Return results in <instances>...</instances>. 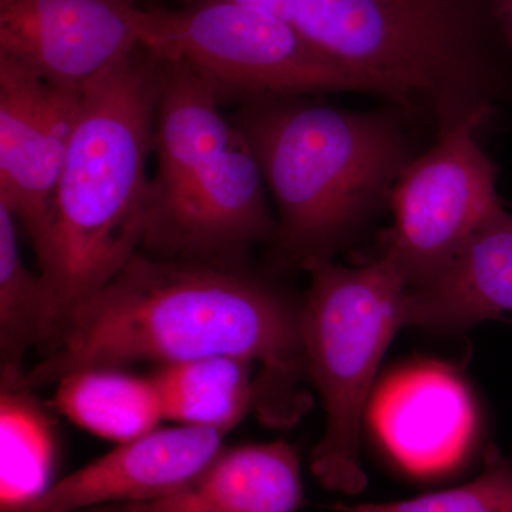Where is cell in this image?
Here are the masks:
<instances>
[{"label":"cell","instance_id":"obj_12","mask_svg":"<svg viewBox=\"0 0 512 512\" xmlns=\"http://www.w3.org/2000/svg\"><path fill=\"white\" fill-rule=\"evenodd\" d=\"M375 416L393 456L419 474L453 466L474 427L473 404L460 377L434 363L393 377L380 393Z\"/></svg>","mask_w":512,"mask_h":512},{"label":"cell","instance_id":"obj_15","mask_svg":"<svg viewBox=\"0 0 512 512\" xmlns=\"http://www.w3.org/2000/svg\"><path fill=\"white\" fill-rule=\"evenodd\" d=\"M55 407L82 429L121 444L160 429L163 404L151 376L86 367L56 383Z\"/></svg>","mask_w":512,"mask_h":512},{"label":"cell","instance_id":"obj_9","mask_svg":"<svg viewBox=\"0 0 512 512\" xmlns=\"http://www.w3.org/2000/svg\"><path fill=\"white\" fill-rule=\"evenodd\" d=\"M83 93L53 86L0 52V202L26 232L36 255L49 237L55 191Z\"/></svg>","mask_w":512,"mask_h":512},{"label":"cell","instance_id":"obj_16","mask_svg":"<svg viewBox=\"0 0 512 512\" xmlns=\"http://www.w3.org/2000/svg\"><path fill=\"white\" fill-rule=\"evenodd\" d=\"M255 366L234 357H205L158 366L151 375L164 420L231 431L258 407Z\"/></svg>","mask_w":512,"mask_h":512},{"label":"cell","instance_id":"obj_4","mask_svg":"<svg viewBox=\"0 0 512 512\" xmlns=\"http://www.w3.org/2000/svg\"><path fill=\"white\" fill-rule=\"evenodd\" d=\"M286 20L434 140L512 111V53L490 0H288Z\"/></svg>","mask_w":512,"mask_h":512},{"label":"cell","instance_id":"obj_8","mask_svg":"<svg viewBox=\"0 0 512 512\" xmlns=\"http://www.w3.org/2000/svg\"><path fill=\"white\" fill-rule=\"evenodd\" d=\"M239 130V128H238ZM276 215L247 138L183 174L151 181L140 251L168 261L248 264L256 245H272Z\"/></svg>","mask_w":512,"mask_h":512},{"label":"cell","instance_id":"obj_13","mask_svg":"<svg viewBox=\"0 0 512 512\" xmlns=\"http://www.w3.org/2000/svg\"><path fill=\"white\" fill-rule=\"evenodd\" d=\"M503 318L512 323V214L505 205L485 218L443 274L409 289L406 326L461 330Z\"/></svg>","mask_w":512,"mask_h":512},{"label":"cell","instance_id":"obj_7","mask_svg":"<svg viewBox=\"0 0 512 512\" xmlns=\"http://www.w3.org/2000/svg\"><path fill=\"white\" fill-rule=\"evenodd\" d=\"M484 121L471 120L419 154L394 188L392 227L380 251L409 289L443 274L488 215L503 207L498 167L478 141Z\"/></svg>","mask_w":512,"mask_h":512},{"label":"cell","instance_id":"obj_6","mask_svg":"<svg viewBox=\"0 0 512 512\" xmlns=\"http://www.w3.org/2000/svg\"><path fill=\"white\" fill-rule=\"evenodd\" d=\"M141 45L190 67L221 101L360 93L376 84L268 13L229 2L141 9Z\"/></svg>","mask_w":512,"mask_h":512},{"label":"cell","instance_id":"obj_2","mask_svg":"<svg viewBox=\"0 0 512 512\" xmlns=\"http://www.w3.org/2000/svg\"><path fill=\"white\" fill-rule=\"evenodd\" d=\"M313 96L241 104L232 123L247 138L274 197L275 264L335 259L390 210L404 170L423 153V127L386 103L339 109Z\"/></svg>","mask_w":512,"mask_h":512},{"label":"cell","instance_id":"obj_10","mask_svg":"<svg viewBox=\"0 0 512 512\" xmlns=\"http://www.w3.org/2000/svg\"><path fill=\"white\" fill-rule=\"evenodd\" d=\"M134 0H0V52L83 93L141 45Z\"/></svg>","mask_w":512,"mask_h":512},{"label":"cell","instance_id":"obj_20","mask_svg":"<svg viewBox=\"0 0 512 512\" xmlns=\"http://www.w3.org/2000/svg\"><path fill=\"white\" fill-rule=\"evenodd\" d=\"M495 22L512 53V0H490Z\"/></svg>","mask_w":512,"mask_h":512},{"label":"cell","instance_id":"obj_19","mask_svg":"<svg viewBox=\"0 0 512 512\" xmlns=\"http://www.w3.org/2000/svg\"><path fill=\"white\" fill-rule=\"evenodd\" d=\"M342 512H512V460L495 446L470 483L394 503L339 505Z\"/></svg>","mask_w":512,"mask_h":512},{"label":"cell","instance_id":"obj_5","mask_svg":"<svg viewBox=\"0 0 512 512\" xmlns=\"http://www.w3.org/2000/svg\"><path fill=\"white\" fill-rule=\"evenodd\" d=\"M303 272L309 275L303 353L326 413L311 467L330 490L357 493L366 484L359 456L362 416L384 353L406 326L409 286L383 256L357 268L319 259Z\"/></svg>","mask_w":512,"mask_h":512},{"label":"cell","instance_id":"obj_18","mask_svg":"<svg viewBox=\"0 0 512 512\" xmlns=\"http://www.w3.org/2000/svg\"><path fill=\"white\" fill-rule=\"evenodd\" d=\"M52 332L49 291L23 261L18 221L0 202V383L25 380V356L35 346L45 349Z\"/></svg>","mask_w":512,"mask_h":512},{"label":"cell","instance_id":"obj_21","mask_svg":"<svg viewBox=\"0 0 512 512\" xmlns=\"http://www.w3.org/2000/svg\"><path fill=\"white\" fill-rule=\"evenodd\" d=\"M66 512H128L123 504L100 505V507L84 508V510Z\"/></svg>","mask_w":512,"mask_h":512},{"label":"cell","instance_id":"obj_14","mask_svg":"<svg viewBox=\"0 0 512 512\" xmlns=\"http://www.w3.org/2000/svg\"><path fill=\"white\" fill-rule=\"evenodd\" d=\"M303 503L301 464L284 440L224 447L174 493L128 512H296Z\"/></svg>","mask_w":512,"mask_h":512},{"label":"cell","instance_id":"obj_3","mask_svg":"<svg viewBox=\"0 0 512 512\" xmlns=\"http://www.w3.org/2000/svg\"><path fill=\"white\" fill-rule=\"evenodd\" d=\"M164 60L140 45L83 93L36 255L53 308V345L73 312L141 249Z\"/></svg>","mask_w":512,"mask_h":512},{"label":"cell","instance_id":"obj_11","mask_svg":"<svg viewBox=\"0 0 512 512\" xmlns=\"http://www.w3.org/2000/svg\"><path fill=\"white\" fill-rule=\"evenodd\" d=\"M227 434L192 426L151 431L74 471L19 512H66L158 500L201 473L224 448Z\"/></svg>","mask_w":512,"mask_h":512},{"label":"cell","instance_id":"obj_17","mask_svg":"<svg viewBox=\"0 0 512 512\" xmlns=\"http://www.w3.org/2000/svg\"><path fill=\"white\" fill-rule=\"evenodd\" d=\"M0 384V508L19 512L53 485L57 434L25 380Z\"/></svg>","mask_w":512,"mask_h":512},{"label":"cell","instance_id":"obj_1","mask_svg":"<svg viewBox=\"0 0 512 512\" xmlns=\"http://www.w3.org/2000/svg\"><path fill=\"white\" fill-rule=\"evenodd\" d=\"M220 356L256 367V413L268 426H291L308 409L302 301L248 264L168 261L138 251L73 312L25 382L37 389L86 367Z\"/></svg>","mask_w":512,"mask_h":512}]
</instances>
